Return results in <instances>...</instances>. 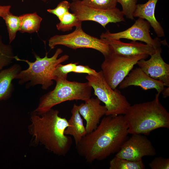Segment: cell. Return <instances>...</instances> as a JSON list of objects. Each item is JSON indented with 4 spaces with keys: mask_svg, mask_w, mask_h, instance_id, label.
Masks as SVG:
<instances>
[{
    "mask_svg": "<svg viewBox=\"0 0 169 169\" xmlns=\"http://www.w3.org/2000/svg\"><path fill=\"white\" fill-rule=\"evenodd\" d=\"M128 134L123 115L106 116L76 145L77 152L88 162L103 160L119 151Z\"/></svg>",
    "mask_w": 169,
    "mask_h": 169,
    "instance_id": "6da1fadb",
    "label": "cell"
},
{
    "mask_svg": "<svg viewBox=\"0 0 169 169\" xmlns=\"http://www.w3.org/2000/svg\"><path fill=\"white\" fill-rule=\"evenodd\" d=\"M59 113L58 110L52 108L40 114L33 111L28 129L35 144L44 145L55 155L64 156L69 151L72 141L64 134L69 126L68 120L59 116Z\"/></svg>",
    "mask_w": 169,
    "mask_h": 169,
    "instance_id": "7a4b0ae2",
    "label": "cell"
},
{
    "mask_svg": "<svg viewBox=\"0 0 169 169\" xmlns=\"http://www.w3.org/2000/svg\"><path fill=\"white\" fill-rule=\"evenodd\" d=\"M160 94L152 101L130 106L123 115L129 134L148 135L158 128H169V113L160 102Z\"/></svg>",
    "mask_w": 169,
    "mask_h": 169,
    "instance_id": "3957f363",
    "label": "cell"
},
{
    "mask_svg": "<svg viewBox=\"0 0 169 169\" xmlns=\"http://www.w3.org/2000/svg\"><path fill=\"white\" fill-rule=\"evenodd\" d=\"M63 52L61 49L58 48L54 55L50 58L48 57V53L43 58L34 54L35 60L33 62L20 59L16 56L15 59L24 61L28 65L27 69L21 70L16 78V79H19V84L22 85L29 82L27 84V87L39 84L42 86L43 90L48 89L53 84L52 74L55 67L68 60L69 58L68 55L65 54L58 58L59 56Z\"/></svg>",
    "mask_w": 169,
    "mask_h": 169,
    "instance_id": "277c9868",
    "label": "cell"
},
{
    "mask_svg": "<svg viewBox=\"0 0 169 169\" xmlns=\"http://www.w3.org/2000/svg\"><path fill=\"white\" fill-rule=\"evenodd\" d=\"M54 89L40 98L39 104L34 111L40 114L54 106L63 102L73 100L84 101L91 98L92 87L87 82L85 83L59 80Z\"/></svg>",
    "mask_w": 169,
    "mask_h": 169,
    "instance_id": "5b68a950",
    "label": "cell"
},
{
    "mask_svg": "<svg viewBox=\"0 0 169 169\" xmlns=\"http://www.w3.org/2000/svg\"><path fill=\"white\" fill-rule=\"evenodd\" d=\"M85 78L94 90V95L105 104V116L124 115L131 106L120 91L112 89L105 80L100 70L96 75H87Z\"/></svg>",
    "mask_w": 169,
    "mask_h": 169,
    "instance_id": "8992f818",
    "label": "cell"
},
{
    "mask_svg": "<svg viewBox=\"0 0 169 169\" xmlns=\"http://www.w3.org/2000/svg\"><path fill=\"white\" fill-rule=\"evenodd\" d=\"M148 56L145 55L126 56L111 51L104 56V60L101 65V71L106 82L115 89L139 60Z\"/></svg>",
    "mask_w": 169,
    "mask_h": 169,
    "instance_id": "52a82bcc",
    "label": "cell"
},
{
    "mask_svg": "<svg viewBox=\"0 0 169 169\" xmlns=\"http://www.w3.org/2000/svg\"><path fill=\"white\" fill-rule=\"evenodd\" d=\"M73 32L66 34L56 35L49 40L48 45L51 49L57 45H62L73 49L89 48L96 50L104 56L111 52L109 45L103 40L91 36L83 30L82 25L75 27Z\"/></svg>",
    "mask_w": 169,
    "mask_h": 169,
    "instance_id": "ba28073f",
    "label": "cell"
},
{
    "mask_svg": "<svg viewBox=\"0 0 169 169\" xmlns=\"http://www.w3.org/2000/svg\"><path fill=\"white\" fill-rule=\"evenodd\" d=\"M70 9L81 22L91 21L98 23L103 27L109 23L125 22L122 11L116 7L110 10H103L91 8L82 4L80 0L73 1Z\"/></svg>",
    "mask_w": 169,
    "mask_h": 169,
    "instance_id": "9c48e42d",
    "label": "cell"
},
{
    "mask_svg": "<svg viewBox=\"0 0 169 169\" xmlns=\"http://www.w3.org/2000/svg\"><path fill=\"white\" fill-rule=\"evenodd\" d=\"M155 149L150 141L142 134H132L120 147L115 156L132 161L142 160L144 156H153Z\"/></svg>",
    "mask_w": 169,
    "mask_h": 169,
    "instance_id": "30bf717a",
    "label": "cell"
},
{
    "mask_svg": "<svg viewBox=\"0 0 169 169\" xmlns=\"http://www.w3.org/2000/svg\"><path fill=\"white\" fill-rule=\"evenodd\" d=\"M151 26L145 19L138 18L133 24L126 30L116 33H111L109 30L101 35L115 39H126L140 41L151 45L155 49L161 47V43L158 38H152L150 33Z\"/></svg>",
    "mask_w": 169,
    "mask_h": 169,
    "instance_id": "8fae6325",
    "label": "cell"
},
{
    "mask_svg": "<svg viewBox=\"0 0 169 169\" xmlns=\"http://www.w3.org/2000/svg\"><path fill=\"white\" fill-rule=\"evenodd\" d=\"M161 53V47L156 49L149 59H141L137 64L150 77L161 81L165 86L169 87V64L164 61Z\"/></svg>",
    "mask_w": 169,
    "mask_h": 169,
    "instance_id": "7c38bea8",
    "label": "cell"
},
{
    "mask_svg": "<svg viewBox=\"0 0 169 169\" xmlns=\"http://www.w3.org/2000/svg\"><path fill=\"white\" fill-rule=\"evenodd\" d=\"M100 38L110 46L111 51L126 56L141 55L151 56L154 54L156 49L152 46L135 41L129 43L121 42L120 39H113L101 35Z\"/></svg>",
    "mask_w": 169,
    "mask_h": 169,
    "instance_id": "4fadbf2b",
    "label": "cell"
},
{
    "mask_svg": "<svg viewBox=\"0 0 169 169\" xmlns=\"http://www.w3.org/2000/svg\"><path fill=\"white\" fill-rule=\"evenodd\" d=\"M78 106L80 115L86 121L85 127L88 133L97 127L101 119L105 115L106 109L97 97L90 98Z\"/></svg>",
    "mask_w": 169,
    "mask_h": 169,
    "instance_id": "5bb4252c",
    "label": "cell"
},
{
    "mask_svg": "<svg viewBox=\"0 0 169 169\" xmlns=\"http://www.w3.org/2000/svg\"><path fill=\"white\" fill-rule=\"evenodd\" d=\"M119 85L120 89L132 85L139 86L144 90L154 89L160 94L165 87L163 83L150 77L139 67L132 69Z\"/></svg>",
    "mask_w": 169,
    "mask_h": 169,
    "instance_id": "9a60e30c",
    "label": "cell"
},
{
    "mask_svg": "<svg viewBox=\"0 0 169 169\" xmlns=\"http://www.w3.org/2000/svg\"><path fill=\"white\" fill-rule=\"evenodd\" d=\"M158 0H148L144 4H137L133 13V17L146 20L153 28L157 36L162 37L165 36L164 31L155 15Z\"/></svg>",
    "mask_w": 169,
    "mask_h": 169,
    "instance_id": "2e32d148",
    "label": "cell"
},
{
    "mask_svg": "<svg viewBox=\"0 0 169 169\" xmlns=\"http://www.w3.org/2000/svg\"><path fill=\"white\" fill-rule=\"evenodd\" d=\"M21 70V66L15 64L0 71V101L7 100L11 97L13 88L12 81Z\"/></svg>",
    "mask_w": 169,
    "mask_h": 169,
    "instance_id": "e0dca14e",
    "label": "cell"
},
{
    "mask_svg": "<svg viewBox=\"0 0 169 169\" xmlns=\"http://www.w3.org/2000/svg\"><path fill=\"white\" fill-rule=\"evenodd\" d=\"M71 115L68 120L69 126L64 131L66 135L72 136L76 145L87 132L80 115L78 105L74 104L71 110Z\"/></svg>",
    "mask_w": 169,
    "mask_h": 169,
    "instance_id": "ac0fdd59",
    "label": "cell"
},
{
    "mask_svg": "<svg viewBox=\"0 0 169 169\" xmlns=\"http://www.w3.org/2000/svg\"><path fill=\"white\" fill-rule=\"evenodd\" d=\"M21 23L19 31L21 33L38 32L39 29L42 18L36 12L19 16Z\"/></svg>",
    "mask_w": 169,
    "mask_h": 169,
    "instance_id": "d6986e66",
    "label": "cell"
},
{
    "mask_svg": "<svg viewBox=\"0 0 169 169\" xmlns=\"http://www.w3.org/2000/svg\"><path fill=\"white\" fill-rule=\"evenodd\" d=\"M142 160L132 161L115 156L110 162V169H144Z\"/></svg>",
    "mask_w": 169,
    "mask_h": 169,
    "instance_id": "ffe728a7",
    "label": "cell"
},
{
    "mask_svg": "<svg viewBox=\"0 0 169 169\" xmlns=\"http://www.w3.org/2000/svg\"><path fill=\"white\" fill-rule=\"evenodd\" d=\"M2 18L7 27L10 44L15 39L17 32L19 31L20 18V16L14 15L10 12L6 14Z\"/></svg>",
    "mask_w": 169,
    "mask_h": 169,
    "instance_id": "44dd1931",
    "label": "cell"
},
{
    "mask_svg": "<svg viewBox=\"0 0 169 169\" xmlns=\"http://www.w3.org/2000/svg\"><path fill=\"white\" fill-rule=\"evenodd\" d=\"M60 22L56 25L57 29L62 32L71 30L73 27H75L82 25L76 16L73 13L68 12L65 13L59 20Z\"/></svg>",
    "mask_w": 169,
    "mask_h": 169,
    "instance_id": "7402d4cb",
    "label": "cell"
},
{
    "mask_svg": "<svg viewBox=\"0 0 169 169\" xmlns=\"http://www.w3.org/2000/svg\"><path fill=\"white\" fill-rule=\"evenodd\" d=\"M16 56L12 46L4 44L2 41V36L0 35V71L3 67L11 64Z\"/></svg>",
    "mask_w": 169,
    "mask_h": 169,
    "instance_id": "603a6c76",
    "label": "cell"
},
{
    "mask_svg": "<svg viewBox=\"0 0 169 169\" xmlns=\"http://www.w3.org/2000/svg\"><path fill=\"white\" fill-rule=\"evenodd\" d=\"M78 64V63H71L65 65L61 64H58L52 73L53 80L57 81L67 79L68 74L73 72L75 67Z\"/></svg>",
    "mask_w": 169,
    "mask_h": 169,
    "instance_id": "cb8c5ba5",
    "label": "cell"
},
{
    "mask_svg": "<svg viewBox=\"0 0 169 169\" xmlns=\"http://www.w3.org/2000/svg\"><path fill=\"white\" fill-rule=\"evenodd\" d=\"M81 3L84 5L95 8L110 10L116 8L117 0H82Z\"/></svg>",
    "mask_w": 169,
    "mask_h": 169,
    "instance_id": "d4e9b609",
    "label": "cell"
},
{
    "mask_svg": "<svg viewBox=\"0 0 169 169\" xmlns=\"http://www.w3.org/2000/svg\"><path fill=\"white\" fill-rule=\"evenodd\" d=\"M138 0H117L122 8V10L124 16L128 19H134L133 13L135 9Z\"/></svg>",
    "mask_w": 169,
    "mask_h": 169,
    "instance_id": "484cf974",
    "label": "cell"
},
{
    "mask_svg": "<svg viewBox=\"0 0 169 169\" xmlns=\"http://www.w3.org/2000/svg\"><path fill=\"white\" fill-rule=\"evenodd\" d=\"M70 3L67 1H63L60 2L54 8L49 9L47 11L57 17L60 20L67 13L69 12Z\"/></svg>",
    "mask_w": 169,
    "mask_h": 169,
    "instance_id": "4316f807",
    "label": "cell"
},
{
    "mask_svg": "<svg viewBox=\"0 0 169 169\" xmlns=\"http://www.w3.org/2000/svg\"><path fill=\"white\" fill-rule=\"evenodd\" d=\"M149 166L152 169H168L169 159L161 156L155 157Z\"/></svg>",
    "mask_w": 169,
    "mask_h": 169,
    "instance_id": "83f0119b",
    "label": "cell"
},
{
    "mask_svg": "<svg viewBox=\"0 0 169 169\" xmlns=\"http://www.w3.org/2000/svg\"><path fill=\"white\" fill-rule=\"evenodd\" d=\"M73 72L76 73H85L88 75H96L97 73L95 70L90 68L88 65H76Z\"/></svg>",
    "mask_w": 169,
    "mask_h": 169,
    "instance_id": "f1b7e54d",
    "label": "cell"
},
{
    "mask_svg": "<svg viewBox=\"0 0 169 169\" xmlns=\"http://www.w3.org/2000/svg\"><path fill=\"white\" fill-rule=\"evenodd\" d=\"M10 5H0V17L3 18L6 14L10 12Z\"/></svg>",
    "mask_w": 169,
    "mask_h": 169,
    "instance_id": "f546056e",
    "label": "cell"
},
{
    "mask_svg": "<svg viewBox=\"0 0 169 169\" xmlns=\"http://www.w3.org/2000/svg\"><path fill=\"white\" fill-rule=\"evenodd\" d=\"M161 93L163 98H166L168 97L169 96V87H164Z\"/></svg>",
    "mask_w": 169,
    "mask_h": 169,
    "instance_id": "4dcf8cb0",
    "label": "cell"
},
{
    "mask_svg": "<svg viewBox=\"0 0 169 169\" xmlns=\"http://www.w3.org/2000/svg\"><path fill=\"white\" fill-rule=\"evenodd\" d=\"M42 0V1H43L45 2V1H46L47 0Z\"/></svg>",
    "mask_w": 169,
    "mask_h": 169,
    "instance_id": "1f68e13d",
    "label": "cell"
},
{
    "mask_svg": "<svg viewBox=\"0 0 169 169\" xmlns=\"http://www.w3.org/2000/svg\"><path fill=\"white\" fill-rule=\"evenodd\" d=\"M73 1H75V0H72Z\"/></svg>",
    "mask_w": 169,
    "mask_h": 169,
    "instance_id": "d6a6232c",
    "label": "cell"
}]
</instances>
